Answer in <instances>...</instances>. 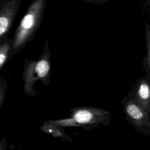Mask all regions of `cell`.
<instances>
[{
  "instance_id": "11",
  "label": "cell",
  "mask_w": 150,
  "mask_h": 150,
  "mask_svg": "<svg viewBox=\"0 0 150 150\" xmlns=\"http://www.w3.org/2000/svg\"><path fill=\"white\" fill-rule=\"evenodd\" d=\"M4 98V90L2 87H0V106L2 102V100Z\"/></svg>"
},
{
  "instance_id": "13",
  "label": "cell",
  "mask_w": 150,
  "mask_h": 150,
  "mask_svg": "<svg viewBox=\"0 0 150 150\" xmlns=\"http://www.w3.org/2000/svg\"><path fill=\"white\" fill-rule=\"evenodd\" d=\"M0 150H2V148L0 146Z\"/></svg>"
},
{
  "instance_id": "7",
  "label": "cell",
  "mask_w": 150,
  "mask_h": 150,
  "mask_svg": "<svg viewBox=\"0 0 150 150\" xmlns=\"http://www.w3.org/2000/svg\"><path fill=\"white\" fill-rule=\"evenodd\" d=\"M40 129L42 132L50 135L54 138H59L63 141H68L69 142L73 141V139L65 132L63 127L52 124L46 120L43 121L40 127Z\"/></svg>"
},
{
  "instance_id": "9",
  "label": "cell",
  "mask_w": 150,
  "mask_h": 150,
  "mask_svg": "<svg viewBox=\"0 0 150 150\" xmlns=\"http://www.w3.org/2000/svg\"><path fill=\"white\" fill-rule=\"evenodd\" d=\"M145 36L146 52L142 64L146 76L150 77V26L148 23L145 25Z\"/></svg>"
},
{
  "instance_id": "8",
  "label": "cell",
  "mask_w": 150,
  "mask_h": 150,
  "mask_svg": "<svg viewBox=\"0 0 150 150\" xmlns=\"http://www.w3.org/2000/svg\"><path fill=\"white\" fill-rule=\"evenodd\" d=\"M12 45V39L8 36L3 38L0 41V69L10 58Z\"/></svg>"
},
{
  "instance_id": "12",
  "label": "cell",
  "mask_w": 150,
  "mask_h": 150,
  "mask_svg": "<svg viewBox=\"0 0 150 150\" xmlns=\"http://www.w3.org/2000/svg\"><path fill=\"white\" fill-rule=\"evenodd\" d=\"M145 1H146V2H147L148 5H149V0H145Z\"/></svg>"
},
{
  "instance_id": "3",
  "label": "cell",
  "mask_w": 150,
  "mask_h": 150,
  "mask_svg": "<svg viewBox=\"0 0 150 150\" xmlns=\"http://www.w3.org/2000/svg\"><path fill=\"white\" fill-rule=\"evenodd\" d=\"M51 52L49 40H46L43 44V50L37 60L26 59L23 71L24 82L23 91L28 95L35 97L37 92L34 89L35 84L40 80L45 86L51 82Z\"/></svg>"
},
{
  "instance_id": "10",
  "label": "cell",
  "mask_w": 150,
  "mask_h": 150,
  "mask_svg": "<svg viewBox=\"0 0 150 150\" xmlns=\"http://www.w3.org/2000/svg\"><path fill=\"white\" fill-rule=\"evenodd\" d=\"M86 3L93 4V5H101L111 0H81Z\"/></svg>"
},
{
  "instance_id": "2",
  "label": "cell",
  "mask_w": 150,
  "mask_h": 150,
  "mask_svg": "<svg viewBox=\"0 0 150 150\" xmlns=\"http://www.w3.org/2000/svg\"><path fill=\"white\" fill-rule=\"evenodd\" d=\"M67 118L47 120L49 123L63 128L81 127L86 130L98 127L100 125H108L111 121V115L105 109L91 106H79L71 108Z\"/></svg>"
},
{
  "instance_id": "6",
  "label": "cell",
  "mask_w": 150,
  "mask_h": 150,
  "mask_svg": "<svg viewBox=\"0 0 150 150\" xmlns=\"http://www.w3.org/2000/svg\"><path fill=\"white\" fill-rule=\"evenodd\" d=\"M127 96L150 114V77L146 75L138 79Z\"/></svg>"
},
{
  "instance_id": "1",
  "label": "cell",
  "mask_w": 150,
  "mask_h": 150,
  "mask_svg": "<svg viewBox=\"0 0 150 150\" xmlns=\"http://www.w3.org/2000/svg\"><path fill=\"white\" fill-rule=\"evenodd\" d=\"M47 0H32L16 28L12 39L10 57L19 53L30 42L40 27Z\"/></svg>"
},
{
  "instance_id": "5",
  "label": "cell",
  "mask_w": 150,
  "mask_h": 150,
  "mask_svg": "<svg viewBox=\"0 0 150 150\" xmlns=\"http://www.w3.org/2000/svg\"><path fill=\"white\" fill-rule=\"evenodd\" d=\"M22 0H0V41L8 36Z\"/></svg>"
},
{
  "instance_id": "4",
  "label": "cell",
  "mask_w": 150,
  "mask_h": 150,
  "mask_svg": "<svg viewBox=\"0 0 150 150\" xmlns=\"http://www.w3.org/2000/svg\"><path fill=\"white\" fill-rule=\"evenodd\" d=\"M121 103L125 120L137 132L150 137V114L127 96L123 97Z\"/></svg>"
}]
</instances>
